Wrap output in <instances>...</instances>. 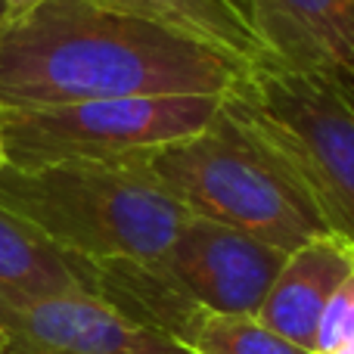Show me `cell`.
<instances>
[{
    "instance_id": "obj_1",
    "label": "cell",
    "mask_w": 354,
    "mask_h": 354,
    "mask_svg": "<svg viewBox=\"0 0 354 354\" xmlns=\"http://www.w3.org/2000/svg\"><path fill=\"white\" fill-rule=\"evenodd\" d=\"M252 62L106 0L0 12V112L124 97H230Z\"/></svg>"
},
{
    "instance_id": "obj_2",
    "label": "cell",
    "mask_w": 354,
    "mask_h": 354,
    "mask_svg": "<svg viewBox=\"0 0 354 354\" xmlns=\"http://www.w3.org/2000/svg\"><path fill=\"white\" fill-rule=\"evenodd\" d=\"M0 208L84 264L159 261L193 214L143 159L0 168Z\"/></svg>"
},
{
    "instance_id": "obj_3",
    "label": "cell",
    "mask_w": 354,
    "mask_h": 354,
    "mask_svg": "<svg viewBox=\"0 0 354 354\" xmlns=\"http://www.w3.org/2000/svg\"><path fill=\"white\" fill-rule=\"evenodd\" d=\"M143 165L189 214L243 230L283 252L330 233L299 171L227 97L205 131L143 156Z\"/></svg>"
},
{
    "instance_id": "obj_4",
    "label": "cell",
    "mask_w": 354,
    "mask_h": 354,
    "mask_svg": "<svg viewBox=\"0 0 354 354\" xmlns=\"http://www.w3.org/2000/svg\"><path fill=\"white\" fill-rule=\"evenodd\" d=\"M227 103L299 171L330 233L354 245V91L342 75L258 62Z\"/></svg>"
},
{
    "instance_id": "obj_5",
    "label": "cell",
    "mask_w": 354,
    "mask_h": 354,
    "mask_svg": "<svg viewBox=\"0 0 354 354\" xmlns=\"http://www.w3.org/2000/svg\"><path fill=\"white\" fill-rule=\"evenodd\" d=\"M224 97H124L0 112V149L19 168L143 159L205 131Z\"/></svg>"
},
{
    "instance_id": "obj_6",
    "label": "cell",
    "mask_w": 354,
    "mask_h": 354,
    "mask_svg": "<svg viewBox=\"0 0 354 354\" xmlns=\"http://www.w3.org/2000/svg\"><path fill=\"white\" fill-rule=\"evenodd\" d=\"M289 252L208 218H189L171 249L149 261L196 311L258 314Z\"/></svg>"
},
{
    "instance_id": "obj_7",
    "label": "cell",
    "mask_w": 354,
    "mask_h": 354,
    "mask_svg": "<svg viewBox=\"0 0 354 354\" xmlns=\"http://www.w3.org/2000/svg\"><path fill=\"white\" fill-rule=\"evenodd\" d=\"M6 354H189L93 292L31 295L0 286Z\"/></svg>"
},
{
    "instance_id": "obj_8",
    "label": "cell",
    "mask_w": 354,
    "mask_h": 354,
    "mask_svg": "<svg viewBox=\"0 0 354 354\" xmlns=\"http://www.w3.org/2000/svg\"><path fill=\"white\" fill-rule=\"evenodd\" d=\"M268 62L354 78V0H245Z\"/></svg>"
},
{
    "instance_id": "obj_9",
    "label": "cell",
    "mask_w": 354,
    "mask_h": 354,
    "mask_svg": "<svg viewBox=\"0 0 354 354\" xmlns=\"http://www.w3.org/2000/svg\"><path fill=\"white\" fill-rule=\"evenodd\" d=\"M354 270V245L339 233H320L292 249L255 317L299 348L314 351L326 305Z\"/></svg>"
},
{
    "instance_id": "obj_10",
    "label": "cell",
    "mask_w": 354,
    "mask_h": 354,
    "mask_svg": "<svg viewBox=\"0 0 354 354\" xmlns=\"http://www.w3.org/2000/svg\"><path fill=\"white\" fill-rule=\"evenodd\" d=\"M0 286L31 295L91 292L84 264L6 208H0Z\"/></svg>"
},
{
    "instance_id": "obj_11",
    "label": "cell",
    "mask_w": 354,
    "mask_h": 354,
    "mask_svg": "<svg viewBox=\"0 0 354 354\" xmlns=\"http://www.w3.org/2000/svg\"><path fill=\"white\" fill-rule=\"evenodd\" d=\"M106 3L187 31L252 66L268 62V50L252 28L245 0H106Z\"/></svg>"
},
{
    "instance_id": "obj_12",
    "label": "cell",
    "mask_w": 354,
    "mask_h": 354,
    "mask_svg": "<svg viewBox=\"0 0 354 354\" xmlns=\"http://www.w3.org/2000/svg\"><path fill=\"white\" fill-rule=\"evenodd\" d=\"M177 342L189 354H314L283 339L255 314L199 311Z\"/></svg>"
},
{
    "instance_id": "obj_13",
    "label": "cell",
    "mask_w": 354,
    "mask_h": 354,
    "mask_svg": "<svg viewBox=\"0 0 354 354\" xmlns=\"http://www.w3.org/2000/svg\"><path fill=\"white\" fill-rule=\"evenodd\" d=\"M314 354H354V270L326 305Z\"/></svg>"
},
{
    "instance_id": "obj_14",
    "label": "cell",
    "mask_w": 354,
    "mask_h": 354,
    "mask_svg": "<svg viewBox=\"0 0 354 354\" xmlns=\"http://www.w3.org/2000/svg\"><path fill=\"white\" fill-rule=\"evenodd\" d=\"M0 3H3V10H6V6H19V3H28V0H0Z\"/></svg>"
},
{
    "instance_id": "obj_15",
    "label": "cell",
    "mask_w": 354,
    "mask_h": 354,
    "mask_svg": "<svg viewBox=\"0 0 354 354\" xmlns=\"http://www.w3.org/2000/svg\"><path fill=\"white\" fill-rule=\"evenodd\" d=\"M0 354H6V336H3V330H0Z\"/></svg>"
},
{
    "instance_id": "obj_16",
    "label": "cell",
    "mask_w": 354,
    "mask_h": 354,
    "mask_svg": "<svg viewBox=\"0 0 354 354\" xmlns=\"http://www.w3.org/2000/svg\"><path fill=\"white\" fill-rule=\"evenodd\" d=\"M6 165V156H3V149H0V168H3Z\"/></svg>"
},
{
    "instance_id": "obj_17",
    "label": "cell",
    "mask_w": 354,
    "mask_h": 354,
    "mask_svg": "<svg viewBox=\"0 0 354 354\" xmlns=\"http://www.w3.org/2000/svg\"><path fill=\"white\" fill-rule=\"evenodd\" d=\"M0 12H3V3H0Z\"/></svg>"
},
{
    "instance_id": "obj_18",
    "label": "cell",
    "mask_w": 354,
    "mask_h": 354,
    "mask_svg": "<svg viewBox=\"0 0 354 354\" xmlns=\"http://www.w3.org/2000/svg\"><path fill=\"white\" fill-rule=\"evenodd\" d=\"M245 10H249V6H245Z\"/></svg>"
}]
</instances>
